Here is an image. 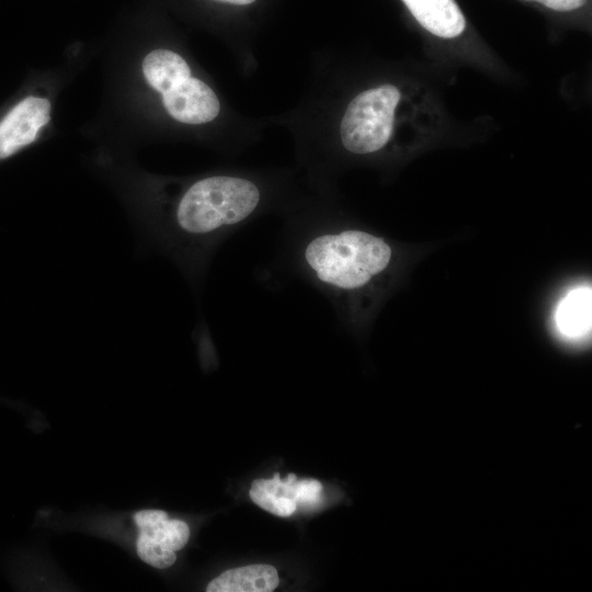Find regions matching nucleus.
<instances>
[{
    "mask_svg": "<svg viewBox=\"0 0 592 592\" xmlns=\"http://www.w3.org/2000/svg\"><path fill=\"white\" fill-rule=\"evenodd\" d=\"M556 323L565 338H584L591 330V288L580 287L569 292L557 308Z\"/></svg>",
    "mask_w": 592,
    "mask_h": 592,
    "instance_id": "9b49d317",
    "label": "nucleus"
},
{
    "mask_svg": "<svg viewBox=\"0 0 592 592\" xmlns=\"http://www.w3.org/2000/svg\"><path fill=\"white\" fill-rule=\"evenodd\" d=\"M296 476L289 474L285 480L275 474L272 479H255L250 489L251 500L270 513L286 517L296 509L295 481Z\"/></svg>",
    "mask_w": 592,
    "mask_h": 592,
    "instance_id": "9d476101",
    "label": "nucleus"
},
{
    "mask_svg": "<svg viewBox=\"0 0 592 592\" xmlns=\"http://www.w3.org/2000/svg\"><path fill=\"white\" fill-rule=\"evenodd\" d=\"M278 265L352 315L394 261L391 244L372 232L320 220L293 221L281 234Z\"/></svg>",
    "mask_w": 592,
    "mask_h": 592,
    "instance_id": "f03ea898",
    "label": "nucleus"
},
{
    "mask_svg": "<svg viewBox=\"0 0 592 592\" xmlns=\"http://www.w3.org/2000/svg\"><path fill=\"white\" fill-rule=\"evenodd\" d=\"M408 10L430 33L453 38L460 35L466 21L455 0H402Z\"/></svg>",
    "mask_w": 592,
    "mask_h": 592,
    "instance_id": "0eeeda50",
    "label": "nucleus"
},
{
    "mask_svg": "<svg viewBox=\"0 0 592 592\" xmlns=\"http://www.w3.org/2000/svg\"><path fill=\"white\" fill-rule=\"evenodd\" d=\"M277 570L271 565L229 569L213 579L207 592H272L278 585Z\"/></svg>",
    "mask_w": 592,
    "mask_h": 592,
    "instance_id": "6e6552de",
    "label": "nucleus"
},
{
    "mask_svg": "<svg viewBox=\"0 0 592 592\" xmlns=\"http://www.w3.org/2000/svg\"><path fill=\"white\" fill-rule=\"evenodd\" d=\"M217 1H221V2H226V3H230V4H237V5H246V4H250L257 0H217Z\"/></svg>",
    "mask_w": 592,
    "mask_h": 592,
    "instance_id": "4468645a",
    "label": "nucleus"
},
{
    "mask_svg": "<svg viewBox=\"0 0 592 592\" xmlns=\"http://www.w3.org/2000/svg\"><path fill=\"white\" fill-rule=\"evenodd\" d=\"M143 71L147 82L161 94L191 77V69L185 59L164 48L151 50L144 58Z\"/></svg>",
    "mask_w": 592,
    "mask_h": 592,
    "instance_id": "1a4fd4ad",
    "label": "nucleus"
},
{
    "mask_svg": "<svg viewBox=\"0 0 592 592\" xmlns=\"http://www.w3.org/2000/svg\"><path fill=\"white\" fill-rule=\"evenodd\" d=\"M168 113L184 124H205L217 117L220 104L215 92L202 80L189 77L162 94Z\"/></svg>",
    "mask_w": 592,
    "mask_h": 592,
    "instance_id": "423d86ee",
    "label": "nucleus"
},
{
    "mask_svg": "<svg viewBox=\"0 0 592 592\" xmlns=\"http://www.w3.org/2000/svg\"><path fill=\"white\" fill-rule=\"evenodd\" d=\"M400 91L384 84L356 95L348 105L340 125L342 145L352 153L378 151L390 139Z\"/></svg>",
    "mask_w": 592,
    "mask_h": 592,
    "instance_id": "7ed1b4c3",
    "label": "nucleus"
},
{
    "mask_svg": "<svg viewBox=\"0 0 592 592\" xmlns=\"http://www.w3.org/2000/svg\"><path fill=\"white\" fill-rule=\"evenodd\" d=\"M544 4L556 11H572L581 8L587 0H527Z\"/></svg>",
    "mask_w": 592,
    "mask_h": 592,
    "instance_id": "ddd939ff",
    "label": "nucleus"
},
{
    "mask_svg": "<svg viewBox=\"0 0 592 592\" xmlns=\"http://www.w3.org/2000/svg\"><path fill=\"white\" fill-rule=\"evenodd\" d=\"M322 485L315 479L295 481L296 503L303 506H314L321 500Z\"/></svg>",
    "mask_w": 592,
    "mask_h": 592,
    "instance_id": "f8f14e48",
    "label": "nucleus"
},
{
    "mask_svg": "<svg viewBox=\"0 0 592 592\" xmlns=\"http://www.w3.org/2000/svg\"><path fill=\"white\" fill-rule=\"evenodd\" d=\"M139 530L136 542L138 557L146 563L166 569L177 560L175 551L189 540L190 528L181 520L169 519L162 510L146 509L134 515Z\"/></svg>",
    "mask_w": 592,
    "mask_h": 592,
    "instance_id": "20e7f679",
    "label": "nucleus"
},
{
    "mask_svg": "<svg viewBox=\"0 0 592 592\" xmlns=\"http://www.w3.org/2000/svg\"><path fill=\"white\" fill-rule=\"evenodd\" d=\"M157 198L144 214L139 234L146 246L168 258L200 289L215 253L257 215L263 193L252 179L214 174Z\"/></svg>",
    "mask_w": 592,
    "mask_h": 592,
    "instance_id": "f257e3e1",
    "label": "nucleus"
},
{
    "mask_svg": "<svg viewBox=\"0 0 592 592\" xmlns=\"http://www.w3.org/2000/svg\"><path fill=\"white\" fill-rule=\"evenodd\" d=\"M50 102L30 95L16 103L0 121V161L34 143L50 119Z\"/></svg>",
    "mask_w": 592,
    "mask_h": 592,
    "instance_id": "39448f33",
    "label": "nucleus"
}]
</instances>
